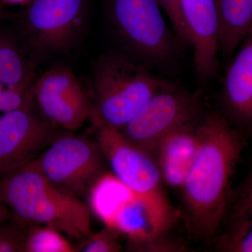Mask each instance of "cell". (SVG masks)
Returning <instances> with one entry per match:
<instances>
[{
  "label": "cell",
  "mask_w": 252,
  "mask_h": 252,
  "mask_svg": "<svg viewBox=\"0 0 252 252\" xmlns=\"http://www.w3.org/2000/svg\"><path fill=\"white\" fill-rule=\"evenodd\" d=\"M158 0H107L113 31L134 59L167 71L179 61L183 43L167 27Z\"/></svg>",
  "instance_id": "obj_4"
},
{
  "label": "cell",
  "mask_w": 252,
  "mask_h": 252,
  "mask_svg": "<svg viewBox=\"0 0 252 252\" xmlns=\"http://www.w3.org/2000/svg\"><path fill=\"white\" fill-rule=\"evenodd\" d=\"M158 235L153 238L137 242L128 243L130 250L133 251L151 252H186L187 248L178 240L169 238L166 233Z\"/></svg>",
  "instance_id": "obj_23"
},
{
  "label": "cell",
  "mask_w": 252,
  "mask_h": 252,
  "mask_svg": "<svg viewBox=\"0 0 252 252\" xmlns=\"http://www.w3.org/2000/svg\"><path fill=\"white\" fill-rule=\"evenodd\" d=\"M180 9L193 51L199 80L207 82L219 66V21L215 0H180Z\"/></svg>",
  "instance_id": "obj_11"
},
{
  "label": "cell",
  "mask_w": 252,
  "mask_h": 252,
  "mask_svg": "<svg viewBox=\"0 0 252 252\" xmlns=\"http://www.w3.org/2000/svg\"><path fill=\"white\" fill-rule=\"evenodd\" d=\"M5 16L4 9H3L2 6L0 4V28H1V22H2L3 19H4Z\"/></svg>",
  "instance_id": "obj_27"
},
{
  "label": "cell",
  "mask_w": 252,
  "mask_h": 252,
  "mask_svg": "<svg viewBox=\"0 0 252 252\" xmlns=\"http://www.w3.org/2000/svg\"><path fill=\"white\" fill-rule=\"evenodd\" d=\"M75 248L59 230L45 225L28 227L25 252H74Z\"/></svg>",
  "instance_id": "obj_19"
},
{
  "label": "cell",
  "mask_w": 252,
  "mask_h": 252,
  "mask_svg": "<svg viewBox=\"0 0 252 252\" xmlns=\"http://www.w3.org/2000/svg\"><path fill=\"white\" fill-rule=\"evenodd\" d=\"M36 162L56 188L79 198L90 194L108 165L97 141L62 132Z\"/></svg>",
  "instance_id": "obj_7"
},
{
  "label": "cell",
  "mask_w": 252,
  "mask_h": 252,
  "mask_svg": "<svg viewBox=\"0 0 252 252\" xmlns=\"http://www.w3.org/2000/svg\"><path fill=\"white\" fill-rule=\"evenodd\" d=\"M108 226L126 235L128 243L144 241L164 233L147 207L134 195L118 207Z\"/></svg>",
  "instance_id": "obj_16"
},
{
  "label": "cell",
  "mask_w": 252,
  "mask_h": 252,
  "mask_svg": "<svg viewBox=\"0 0 252 252\" xmlns=\"http://www.w3.org/2000/svg\"><path fill=\"white\" fill-rule=\"evenodd\" d=\"M219 21V51L228 56L252 31V0H215Z\"/></svg>",
  "instance_id": "obj_14"
},
{
  "label": "cell",
  "mask_w": 252,
  "mask_h": 252,
  "mask_svg": "<svg viewBox=\"0 0 252 252\" xmlns=\"http://www.w3.org/2000/svg\"><path fill=\"white\" fill-rule=\"evenodd\" d=\"M198 129V152L180 189L187 229L207 243L213 241L224 218L245 141L223 114H209Z\"/></svg>",
  "instance_id": "obj_1"
},
{
  "label": "cell",
  "mask_w": 252,
  "mask_h": 252,
  "mask_svg": "<svg viewBox=\"0 0 252 252\" xmlns=\"http://www.w3.org/2000/svg\"><path fill=\"white\" fill-rule=\"evenodd\" d=\"M12 220V215L7 206L0 199V223Z\"/></svg>",
  "instance_id": "obj_25"
},
{
  "label": "cell",
  "mask_w": 252,
  "mask_h": 252,
  "mask_svg": "<svg viewBox=\"0 0 252 252\" xmlns=\"http://www.w3.org/2000/svg\"><path fill=\"white\" fill-rule=\"evenodd\" d=\"M179 127L162 138L153 156L162 182L181 189L198 152L200 121Z\"/></svg>",
  "instance_id": "obj_13"
},
{
  "label": "cell",
  "mask_w": 252,
  "mask_h": 252,
  "mask_svg": "<svg viewBox=\"0 0 252 252\" xmlns=\"http://www.w3.org/2000/svg\"><path fill=\"white\" fill-rule=\"evenodd\" d=\"M119 232L112 227L106 225L98 233L86 237V240L75 248L76 252H119L123 246L119 241Z\"/></svg>",
  "instance_id": "obj_20"
},
{
  "label": "cell",
  "mask_w": 252,
  "mask_h": 252,
  "mask_svg": "<svg viewBox=\"0 0 252 252\" xmlns=\"http://www.w3.org/2000/svg\"><path fill=\"white\" fill-rule=\"evenodd\" d=\"M199 94L169 82L151 97L120 132L131 144L153 156L158 144L169 133L201 119Z\"/></svg>",
  "instance_id": "obj_8"
},
{
  "label": "cell",
  "mask_w": 252,
  "mask_h": 252,
  "mask_svg": "<svg viewBox=\"0 0 252 252\" xmlns=\"http://www.w3.org/2000/svg\"><path fill=\"white\" fill-rule=\"evenodd\" d=\"M169 81L127 55L109 53L94 63L89 119L95 130H122Z\"/></svg>",
  "instance_id": "obj_3"
},
{
  "label": "cell",
  "mask_w": 252,
  "mask_h": 252,
  "mask_svg": "<svg viewBox=\"0 0 252 252\" xmlns=\"http://www.w3.org/2000/svg\"><path fill=\"white\" fill-rule=\"evenodd\" d=\"M95 130L96 141L113 175L144 204L161 231H168L175 223L176 212L162 187L154 158L131 144L117 129Z\"/></svg>",
  "instance_id": "obj_5"
},
{
  "label": "cell",
  "mask_w": 252,
  "mask_h": 252,
  "mask_svg": "<svg viewBox=\"0 0 252 252\" xmlns=\"http://www.w3.org/2000/svg\"><path fill=\"white\" fill-rule=\"evenodd\" d=\"M33 101L46 120L68 132L79 130L89 119L91 100L80 81L67 67H54L36 78Z\"/></svg>",
  "instance_id": "obj_9"
},
{
  "label": "cell",
  "mask_w": 252,
  "mask_h": 252,
  "mask_svg": "<svg viewBox=\"0 0 252 252\" xmlns=\"http://www.w3.org/2000/svg\"><path fill=\"white\" fill-rule=\"evenodd\" d=\"M33 101L0 116V174L36 160L61 134Z\"/></svg>",
  "instance_id": "obj_10"
},
{
  "label": "cell",
  "mask_w": 252,
  "mask_h": 252,
  "mask_svg": "<svg viewBox=\"0 0 252 252\" xmlns=\"http://www.w3.org/2000/svg\"><path fill=\"white\" fill-rule=\"evenodd\" d=\"M158 1L168 16L179 39L184 45L190 46V37L181 11L180 0H158Z\"/></svg>",
  "instance_id": "obj_24"
},
{
  "label": "cell",
  "mask_w": 252,
  "mask_h": 252,
  "mask_svg": "<svg viewBox=\"0 0 252 252\" xmlns=\"http://www.w3.org/2000/svg\"><path fill=\"white\" fill-rule=\"evenodd\" d=\"M0 199L12 220L26 226L45 225L76 239L90 235V207L81 198L56 188L36 160L2 175Z\"/></svg>",
  "instance_id": "obj_2"
},
{
  "label": "cell",
  "mask_w": 252,
  "mask_h": 252,
  "mask_svg": "<svg viewBox=\"0 0 252 252\" xmlns=\"http://www.w3.org/2000/svg\"><path fill=\"white\" fill-rule=\"evenodd\" d=\"M220 96L223 117L244 137L252 135V31L227 69Z\"/></svg>",
  "instance_id": "obj_12"
},
{
  "label": "cell",
  "mask_w": 252,
  "mask_h": 252,
  "mask_svg": "<svg viewBox=\"0 0 252 252\" xmlns=\"http://www.w3.org/2000/svg\"><path fill=\"white\" fill-rule=\"evenodd\" d=\"M90 0H32L16 15L25 43L36 53L67 52L80 39Z\"/></svg>",
  "instance_id": "obj_6"
},
{
  "label": "cell",
  "mask_w": 252,
  "mask_h": 252,
  "mask_svg": "<svg viewBox=\"0 0 252 252\" xmlns=\"http://www.w3.org/2000/svg\"><path fill=\"white\" fill-rule=\"evenodd\" d=\"M28 227L12 220L0 223V252H25Z\"/></svg>",
  "instance_id": "obj_22"
},
{
  "label": "cell",
  "mask_w": 252,
  "mask_h": 252,
  "mask_svg": "<svg viewBox=\"0 0 252 252\" xmlns=\"http://www.w3.org/2000/svg\"><path fill=\"white\" fill-rule=\"evenodd\" d=\"M36 79L34 64L21 41L0 30V84L5 87H31Z\"/></svg>",
  "instance_id": "obj_15"
},
{
  "label": "cell",
  "mask_w": 252,
  "mask_h": 252,
  "mask_svg": "<svg viewBox=\"0 0 252 252\" xmlns=\"http://www.w3.org/2000/svg\"><path fill=\"white\" fill-rule=\"evenodd\" d=\"M0 1H1V2L4 3V4H17L21 5V6H23L31 2L32 0H0Z\"/></svg>",
  "instance_id": "obj_26"
},
{
  "label": "cell",
  "mask_w": 252,
  "mask_h": 252,
  "mask_svg": "<svg viewBox=\"0 0 252 252\" xmlns=\"http://www.w3.org/2000/svg\"><path fill=\"white\" fill-rule=\"evenodd\" d=\"M4 87L5 86L0 84V97H1V93H2V91L4 90Z\"/></svg>",
  "instance_id": "obj_28"
},
{
  "label": "cell",
  "mask_w": 252,
  "mask_h": 252,
  "mask_svg": "<svg viewBox=\"0 0 252 252\" xmlns=\"http://www.w3.org/2000/svg\"><path fill=\"white\" fill-rule=\"evenodd\" d=\"M229 205L231 206L230 218L252 220V169L241 185L230 191Z\"/></svg>",
  "instance_id": "obj_21"
},
{
  "label": "cell",
  "mask_w": 252,
  "mask_h": 252,
  "mask_svg": "<svg viewBox=\"0 0 252 252\" xmlns=\"http://www.w3.org/2000/svg\"><path fill=\"white\" fill-rule=\"evenodd\" d=\"M93 207L106 225H109L113 215L126 200L133 195L114 175L106 174L91 190Z\"/></svg>",
  "instance_id": "obj_17"
},
{
  "label": "cell",
  "mask_w": 252,
  "mask_h": 252,
  "mask_svg": "<svg viewBox=\"0 0 252 252\" xmlns=\"http://www.w3.org/2000/svg\"><path fill=\"white\" fill-rule=\"evenodd\" d=\"M214 240L217 251L252 252V220L230 218L228 228Z\"/></svg>",
  "instance_id": "obj_18"
}]
</instances>
